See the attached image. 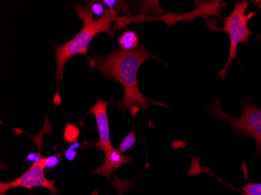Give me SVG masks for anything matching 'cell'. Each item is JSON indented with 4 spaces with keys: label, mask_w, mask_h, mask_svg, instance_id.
Instances as JSON below:
<instances>
[{
    "label": "cell",
    "mask_w": 261,
    "mask_h": 195,
    "mask_svg": "<svg viewBox=\"0 0 261 195\" xmlns=\"http://www.w3.org/2000/svg\"><path fill=\"white\" fill-rule=\"evenodd\" d=\"M147 60L162 62L156 55L151 53L145 47L141 46L130 52L115 50L106 55H96L89 60L91 69H98L103 77L114 79L122 85L124 95L117 106L123 113L130 108L140 106L146 108L149 104L167 105L154 102L141 93L138 83V71L142 63Z\"/></svg>",
    "instance_id": "1"
},
{
    "label": "cell",
    "mask_w": 261,
    "mask_h": 195,
    "mask_svg": "<svg viewBox=\"0 0 261 195\" xmlns=\"http://www.w3.org/2000/svg\"><path fill=\"white\" fill-rule=\"evenodd\" d=\"M241 190L244 195H261V184L249 183Z\"/></svg>",
    "instance_id": "12"
},
{
    "label": "cell",
    "mask_w": 261,
    "mask_h": 195,
    "mask_svg": "<svg viewBox=\"0 0 261 195\" xmlns=\"http://www.w3.org/2000/svg\"><path fill=\"white\" fill-rule=\"evenodd\" d=\"M120 48L124 52H130L139 48V36L133 31H126L118 38Z\"/></svg>",
    "instance_id": "8"
},
{
    "label": "cell",
    "mask_w": 261,
    "mask_h": 195,
    "mask_svg": "<svg viewBox=\"0 0 261 195\" xmlns=\"http://www.w3.org/2000/svg\"><path fill=\"white\" fill-rule=\"evenodd\" d=\"M136 142V133H135L134 129L130 130V133L124 137V140L120 145L119 151L121 153L124 154L127 150L133 148Z\"/></svg>",
    "instance_id": "10"
},
{
    "label": "cell",
    "mask_w": 261,
    "mask_h": 195,
    "mask_svg": "<svg viewBox=\"0 0 261 195\" xmlns=\"http://www.w3.org/2000/svg\"><path fill=\"white\" fill-rule=\"evenodd\" d=\"M250 3L246 1H240L234 4V9L231 14L224 19V29L223 32L228 34L230 37L229 57L226 65L220 70L218 77L224 80L226 77L228 67L232 60H237L236 51L240 43H247L248 39L252 35L251 31L248 27V21L250 20V14H246V9L250 6Z\"/></svg>",
    "instance_id": "4"
},
{
    "label": "cell",
    "mask_w": 261,
    "mask_h": 195,
    "mask_svg": "<svg viewBox=\"0 0 261 195\" xmlns=\"http://www.w3.org/2000/svg\"><path fill=\"white\" fill-rule=\"evenodd\" d=\"M89 7L92 15L94 17H96V19L103 17L108 11V9H105L103 4H101L100 2L91 3L89 4Z\"/></svg>",
    "instance_id": "11"
},
{
    "label": "cell",
    "mask_w": 261,
    "mask_h": 195,
    "mask_svg": "<svg viewBox=\"0 0 261 195\" xmlns=\"http://www.w3.org/2000/svg\"><path fill=\"white\" fill-rule=\"evenodd\" d=\"M80 130L77 126L67 124L64 132V140L68 143H75L79 138Z\"/></svg>",
    "instance_id": "9"
},
{
    "label": "cell",
    "mask_w": 261,
    "mask_h": 195,
    "mask_svg": "<svg viewBox=\"0 0 261 195\" xmlns=\"http://www.w3.org/2000/svg\"><path fill=\"white\" fill-rule=\"evenodd\" d=\"M207 110L211 117L227 122L244 137H253L257 146V154L261 155V108L252 102H244L241 116L234 118L222 110L221 101L215 98L207 107Z\"/></svg>",
    "instance_id": "3"
},
{
    "label": "cell",
    "mask_w": 261,
    "mask_h": 195,
    "mask_svg": "<svg viewBox=\"0 0 261 195\" xmlns=\"http://www.w3.org/2000/svg\"><path fill=\"white\" fill-rule=\"evenodd\" d=\"M45 168V158L42 157L39 162H35L23 175L9 183H0V195H5L9 190L16 187L31 189L34 187H44L50 191L51 194L57 195L59 190L55 187V180H47L44 174Z\"/></svg>",
    "instance_id": "5"
},
{
    "label": "cell",
    "mask_w": 261,
    "mask_h": 195,
    "mask_svg": "<svg viewBox=\"0 0 261 195\" xmlns=\"http://www.w3.org/2000/svg\"><path fill=\"white\" fill-rule=\"evenodd\" d=\"M74 10L79 18L83 22L84 26L72 39L67 41L64 45L54 48L57 62V68L55 70L57 85V92L55 96L57 97L59 96V81L62 79L64 67L67 60L77 54H84L90 60L91 59L88 55V49L92 39L99 33L107 34L111 37L114 35L111 32V23L115 20L117 17L115 9H108L105 15L99 19L94 17L89 7L75 4Z\"/></svg>",
    "instance_id": "2"
},
{
    "label": "cell",
    "mask_w": 261,
    "mask_h": 195,
    "mask_svg": "<svg viewBox=\"0 0 261 195\" xmlns=\"http://www.w3.org/2000/svg\"><path fill=\"white\" fill-rule=\"evenodd\" d=\"M59 163H60V158L57 155H53V156L45 158V167H47V168H54V167L58 165Z\"/></svg>",
    "instance_id": "14"
},
{
    "label": "cell",
    "mask_w": 261,
    "mask_h": 195,
    "mask_svg": "<svg viewBox=\"0 0 261 195\" xmlns=\"http://www.w3.org/2000/svg\"><path fill=\"white\" fill-rule=\"evenodd\" d=\"M109 104V102H104L100 99H98L95 105H92L89 109V114H92L95 116L99 130V137L96 146L104 152L114 148L111 142L108 122V107Z\"/></svg>",
    "instance_id": "6"
},
{
    "label": "cell",
    "mask_w": 261,
    "mask_h": 195,
    "mask_svg": "<svg viewBox=\"0 0 261 195\" xmlns=\"http://www.w3.org/2000/svg\"><path fill=\"white\" fill-rule=\"evenodd\" d=\"M79 146H80V144L76 142V143L71 145V146L66 151L65 157L67 160L70 161V162H72V161L74 160V158H75L76 155H77V152H76L74 149H75L76 148H79Z\"/></svg>",
    "instance_id": "13"
},
{
    "label": "cell",
    "mask_w": 261,
    "mask_h": 195,
    "mask_svg": "<svg viewBox=\"0 0 261 195\" xmlns=\"http://www.w3.org/2000/svg\"><path fill=\"white\" fill-rule=\"evenodd\" d=\"M104 152L105 158L102 166L93 171L92 174H99L108 179L114 170L119 169L121 165L124 164H132L133 162L132 157L121 153L119 149L113 148Z\"/></svg>",
    "instance_id": "7"
},
{
    "label": "cell",
    "mask_w": 261,
    "mask_h": 195,
    "mask_svg": "<svg viewBox=\"0 0 261 195\" xmlns=\"http://www.w3.org/2000/svg\"><path fill=\"white\" fill-rule=\"evenodd\" d=\"M92 195H99V193H98L97 190H95V191L92 193Z\"/></svg>",
    "instance_id": "15"
}]
</instances>
